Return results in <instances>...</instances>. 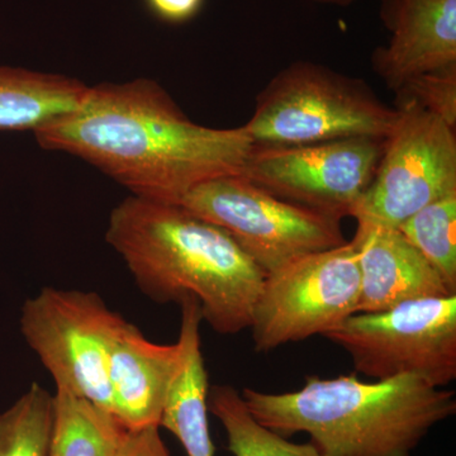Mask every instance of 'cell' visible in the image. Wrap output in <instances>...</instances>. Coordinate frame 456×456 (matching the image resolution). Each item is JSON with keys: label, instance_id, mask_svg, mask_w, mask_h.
<instances>
[{"label": "cell", "instance_id": "1", "mask_svg": "<svg viewBox=\"0 0 456 456\" xmlns=\"http://www.w3.org/2000/svg\"><path fill=\"white\" fill-rule=\"evenodd\" d=\"M35 136L42 149L83 159L132 196L167 203L208 180L241 174L254 147L244 127L197 125L149 79L88 88L77 110Z\"/></svg>", "mask_w": 456, "mask_h": 456}, {"label": "cell", "instance_id": "2", "mask_svg": "<svg viewBox=\"0 0 456 456\" xmlns=\"http://www.w3.org/2000/svg\"><path fill=\"white\" fill-rule=\"evenodd\" d=\"M106 239L152 301L194 298L221 335L250 329L266 274L224 228L182 204L131 196L110 213Z\"/></svg>", "mask_w": 456, "mask_h": 456}, {"label": "cell", "instance_id": "3", "mask_svg": "<svg viewBox=\"0 0 456 456\" xmlns=\"http://www.w3.org/2000/svg\"><path fill=\"white\" fill-rule=\"evenodd\" d=\"M241 395L257 422L283 437L310 435L321 456H412L456 412L454 391L415 375L373 383L308 375L297 392L245 388Z\"/></svg>", "mask_w": 456, "mask_h": 456}, {"label": "cell", "instance_id": "4", "mask_svg": "<svg viewBox=\"0 0 456 456\" xmlns=\"http://www.w3.org/2000/svg\"><path fill=\"white\" fill-rule=\"evenodd\" d=\"M395 118L397 110L384 104L362 80L297 61L261 90L253 117L242 127L254 146H299L386 139Z\"/></svg>", "mask_w": 456, "mask_h": 456}, {"label": "cell", "instance_id": "5", "mask_svg": "<svg viewBox=\"0 0 456 456\" xmlns=\"http://www.w3.org/2000/svg\"><path fill=\"white\" fill-rule=\"evenodd\" d=\"M127 321L94 292L45 287L27 299L20 330L56 388L112 413L110 353Z\"/></svg>", "mask_w": 456, "mask_h": 456}, {"label": "cell", "instance_id": "6", "mask_svg": "<svg viewBox=\"0 0 456 456\" xmlns=\"http://www.w3.org/2000/svg\"><path fill=\"white\" fill-rule=\"evenodd\" d=\"M323 338L349 354L356 373L373 379L415 375L437 388L456 379V296L355 314Z\"/></svg>", "mask_w": 456, "mask_h": 456}, {"label": "cell", "instance_id": "7", "mask_svg": "<svg viewBox=\"0 0 456 456\" xmlns=\"http://www.w3.org/2000/svg\"><path fill=\"white\" fill-rule=\"evenodd\" d=\"M179 204L224 228L266 275L346 242L340 221L279 200L241 174L204 182Z\"/></svg>", "mask_w": 456, "mask_h": 456}, {"label": "cell", "instance_id": "8", "mask_svg": "<svg viewBox=\"0 0 456 456\" xmlns=\"http://www.w3.org/2000/svg\"><path fill=\"white\" fill-rule=\"evenodd\" d=\"M359 255L354 240L305 255L270 273L255 305V349L323 336L358 314Z\"/></svg>", "mask_w": 456, "mask_h": 456}, {"label": "cell", "instance_id": "9", "mask_svg": "<svg viewBox=\"0 0 456 456\" xmlns=\"http://www.w3.org/2000/svg\"><path fill=\"white\" fill-rule=\"evenodd\" d=\"M373 182L353 218L397 228L428 204L456 191L454 128L412 102L395 103Z\"/></svg>", "mask_w": 456, "mask_h": 456}, {"label": "cell", "instance_id": "10", "mask_svg": "<svg viewBox=\"0 0 456 456\" xmlns=\"http://www.w3.org/2000/svg\"><path fill=\"white\" fill-rule=\"evenodd\" d=\"M384 141L355 137L299 146H254L241 175L268 193L340 221L373 182Z\"/></svg>", "mask_w": 456, "mask_h": 456}, {"label": "cell", "instance_id": "11", "mask_svg": "<svg viewBox=\"0 0 456 456\" xmlns=\"http://www.w3.org/2000/svg\"><path fill=\"white\" fill-rule=\"evenodd\" d=\"M380 18L391 37L371 65L393 92L419 75L456 68V0H382Z\"/></svg>", "mask_w": 456, "mask_h": 456}, {"label": "cell", "instance_id": "12", "mask_svg": "<svg viewBox=\"0 0 456 456\" xmlns=\"http://www.w3.org/2000/svg\"><path fill=\"white\" fill-rule=\"evenodd\" d=\"M360 298L358 314L391 310L415 299L454 296L398 228L356 221Z\"/></svg>", "mask_w": 456, "mask_h": 456}, {"label": "cell", "instance_id": "13", "mask_svg": "<svg viewBox=\"0 0 456 456\" xmlns=\"http://www.w3.org/2000/svg\"><path fill=\"white\" fill-rule=\"evenodd\" d=\"M182 367V347L155 344L128 322L110 353L113 416L126 430L158 426L167 393Z\"/></svg>", "mask_w": 456, "mask_h": 456}, {"label": "cell", "instance_id": "14", "mask_svg": "<svg viewBox=\"0 0 456 456\" xmlns=\"http://www.w3.org/2000/svg\"><path fill=\"white\" fill-rule=\"evenodd\" d=\"M180 308L182 367L167 393L160 428L180 441L188 456H215L208 422V374L200 346L202 314L194 298L184 299Z\"/></svg>", "mask_w": 456, "mask_h": 456}, {"label": "cell", "instance_id": "15", "mask_svg": "<svg viewBox=\"0 0 456 456\" xmlns=\"http://www.w3.org/2000/svg\"><path fill=\"white\" fill-rule=\"evenodd\" d=\"M88 88L64 75L0 66V131L35 132L77 110Z\"/></svg>", "mask_w": 456, "mask_h": 456}, {"label": "cell", "instance_id": "16", "mask_svg": "<svg viewBox=\"0 0 456 456\" xmlns=\"http://www.w3.org/2000/svg\"><path fill=\"white\" fill-rule=\"evenodd\" d=\"M126 431L112 413L56 388L49 456H112Z\"/></svg>", "mask_w": 456, "mask_h": 456}, {"label": "cell", "instance_id": "17", "mask_svg": "<svg viewBox=\"0 0 456 456\" xmlns=\"http://www.w3.org/2000/svg\"><path fill=\"white\" fill-rule=\"evenodd\" d=\"M208 410L224 426L233 456H321L311 443H290L257 422L233 387H212Z\"/></svg>", "mask_w": 456, "mask_h": 456}, {"label": "cell", "instance_id": "18", "mask_svg": "<svg viewBox=\"0 0 456 456\" xmlns=\"http://www.w3.org/2000/svg\"><path fill=\"white\" fill-rule=\"evenodd\" d=\"M397 228L456 296V191L428 204Z\"/></svg>", "mask_w": 456, "mask_h": 456}, {"label": "cell", "instance_id": "19", "mask_svg": "<svg viewBox=\"0 0 456 456\" xmlns=\"http://www.w3.org/2000/svg\"><path fill=\"white\" fill-rule=\"evenodd\" d=\"M53 395L33 383L0 416V456H49Z\"/></svg>", "mask_w": 456, "mask_h": 456}, {"label": "cell", "instance_id": "20", "mask_svg": "<svg viewBox=\"0 0 456 456\" xmlns=\"http://www.w3.org/2000/svg\"><path fill=\"white\" fill-rule=\"evenodd\" d=\"M395 103L412 102L456 128V68L419 75L395 90Z\"/></svg>", "mask_w": 456, "mask_h": 456}, {"label": "cell", "instance_id": "21", "mask_svg": "<svg viewBox=\"0 0 456 456\" xmlns=\"http://www.w3.org/2000/svg\"><path fill=\"white\" fill-rule=\"evenodd\" d=\"M158 426L127 430L112 456H170Z\"/></svg>", "mask_w": 456, "mask_h": 456}, {"label": "cell", "instance_id": "22", "mask_svg": "<svg viewBox=\"0 0 456 456\" xmlns=\"http://www.w3.org/2000/svg\"><path fill=\"white\" fill-rule=\"evenodd\" d=\"M206 0H143L150 13L169 25H183L194 20Z\"/></svg>", "mask_w": 456, "mask_h": 456}, {"label": "cell", "instance_id": "23", "mask_svg": "<svg viewBox=\"0 0 456 456\" xmlns=\"http://www.w3.org/2000/svg\"><path fill=\"white\" fill-rule=\"evenodd\" d=\"M316 2L326 3V4L340 5V7H347V5L353 4L356 0H316Z\"/></svg>", "mask_w": 456, "mask_h": 456}]
</instances>
